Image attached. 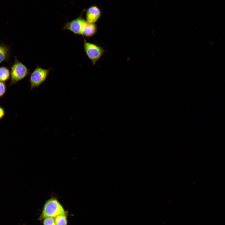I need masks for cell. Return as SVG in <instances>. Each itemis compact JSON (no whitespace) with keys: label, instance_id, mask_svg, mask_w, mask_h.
Wrapping results in <instances>:
<instances>
[{"label":"cell","instance_id":"4","mask_svg":"<svg viewBox=\"0 0 225 225\" xmlns=\"http://www.w3.org/2000/svg\"><path fill=\"white\" fill-rule=\"evenodd\" d=\"M52 69H45L37 66L30 75L29 79L30 90L38 88L47 79L50 71Z\"/></svg>","mask_w":225,"mask_h":225},{"label":"cell","instance_id":"9","mask_svg":"<svg viewBox=\"0 0 225 225\" xmlns=\"http://www.w3.org/2000/svg\"><path fill=\"white\" fill-rule=\"evenodd\" d=\"M10 77V71L9 69L4 66L0 67V81L5 82Z\"/></svg>","mask_w":225,"mask_h":225},{"label":"cell","instance_id":"5","mask_svg":"<svg viewBox=\"0 0 225 225\" xmlns=\"http://www.w3.org/2000/svg\"><path fill=\"white\" fill-rule=\"evenodd\" d=\"M87 22L81 17L66 23L63 27V30H69L76 35L83 36L84 29Z\"/></svg>","mask_w":225,"mask_h":225},{"label":"cell","instance_id":"7","mask_svg":"<svg viewBox=\"0 0 225 225\" xmlns=\"http://www.w3.org/2000/svg\"><path fill=\"white\" fill-rule=\"evenodd\" d=\"M10 53V49L8 46L0 42V64L8 60Z\"/></svg>","mask_w":225,"mask_h":225},{"label":"cell","instance_id":"8","mask_svg":"<svg viewBox=\"0 0 225 225\" xmlns=\"http://www.w3.org/2000/svg\"><path fill=\"white\" fill-rule=\"evenodd\" d=\"M97 30V27L95 23L87 22L83 31V36L87 38L92 37L96 34Z\"/></svg>","mask_w":225,"mask_h":225},{"label":"cell","instance_id":"11","mask_svg":"<svg viewBox=\"0 0 225 225\" xmlns=\"http://www.w3.org/2000/svg\"><path fill=\"white\" fill-rule=\"evenodd\" d=\"M43 225H56L55 218L52 217H47L43 219Z\"/></svg>","mask_w":225,"mask_h":225},{"label":"cell","instance_id":"2","mask_svg":"<svg viewBox=\"0 0 225 225\" xmlns=\"http://www.w3.org/2000/svg\"><path fill=\"white\" fill-rule=\"evenodd\" d=\"M14 62L10 67V80L9 86L15 84L23 79L29 73L28 68L19 62L17 57L14 56Z\"/></svg>","mask_w":225,"mask_h":225},{"label":"cell","instance_id":"12","mask_svg":"<svg viewBox=\"0 0 225 225\" xmlns=\"http://www.w3.org/2000/svg\"><path fill=\"white\" fill-rule=\"evenodd\" d=\"M7 91V86L5 82L0 81V98L3 97Z\"/></svg>","mask_w":225,"mask_h":225},{"label":"cell","instance_id":"6","mask_svg":"<svg viewBox=\"0 0 225 225\" xmlns=\"http://www.w3.org/2000/svg\"><path fill=\"white\" fill-rule=\"evenodd\" d=\"M101 14L99 8L96 6H92L89 8L87 11L86 15L87 22L95 23L99 19Z\"/></svg>","mask_w":225,"mask_h":225},{"label":"cell","instance_id":"1","mask_svg":"<svg viewBox=\"0 0 225 225\" xmlns=\"http://www.w3.org/2000/svg\"><path fill=\"white\" fill-rule=\"evenodd\" d=\"M66 213L64 209L58 200L52 197L45 203L39 218L42 220L47 217L54 218L59 215Z\"/></svg>","mask_w":225,"mask_h":225},{"label":"cell","instance_id":"10","mask_svg":"<svg viewBox=\"0 0 225 225\" xmlns=\"http://www.w3.org/2000/svg\"><path fill=\"white\" fill-rule=\"evenodd\" d=\"M56 225H67L68 223L66 214L59 215L55 218Z\"/></svg>","mask_w":225,"mask_h":225},{"label":"cell","instance_id":"13","mask_svg":"<svg viewBox=\"0 0 225 225\" xmlns=\"http://www.w3.org/2000/svg\"><path fill=\"white\" fill-rule=\"evenodd\" d=\"M5 112L3 108L0 106V120L2 119L5 116Z\"/></svg>","mask_w":225,"mask_h":225},{"label":"cell","instance_id":"3","mask_svg":"<svg viewBox=\"0 0 225 225\" xmlns=\"http://www.w3.org/2000/svg\"><path fill=\"white\" fill-rule=\"evenodd\" d=\"M83 47L88 58L94 65L101 58L105 51L103 48L95 44L86 41L84 39Z\"/></svg>","mask_w":225,"mask_h":225}]
</instances>
